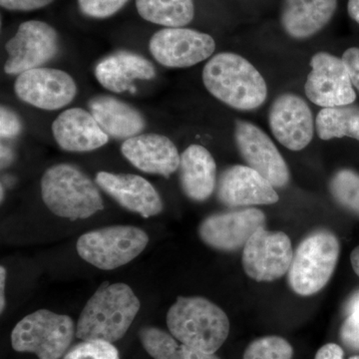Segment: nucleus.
<instances>
[{
    "label": "nucleus",
    "mask_w": 359,
    "mask_h": 359,
    "mask_svg": "<svg viewBox=\"0 0 359 359\" xmlns=\"http://www.w3.org/2000/svg\"><path fill=\"white\" fill-rule=\"evenodd\" d=\"M203 83L211 95L240 111L261 107L268 97L266 80L250 61L231 52H222L205 63Z\"/></svg>",
    "instance_id": "f257e3e1"
},
{
    "label": "nucleus",
    "mask_w": 359,
    "mask_h": 359,
    "mask_svg": "<svg viewBox=\"0 0 359 359\" xmlns=\"http://www.w3.org/2000/svg\"><path fill=\"white\" fill-rule=\"evenodd\" d=\"M140 308V301L129 285L103 283L85 304L77 321L76 337L118 341L128 332Z\"/></svg>",
    "instance_id": "f03ea898"
},
{
    "label": "nucleus",
    "mask_w": 359,
    "mask_h": 359,
    "mask_svg": "<svg viewBox=\"0 0 359 359\" xmlns=\"http://www.w3.org/2000/svg\"><path fill=\"white\" fill-rule=\"evenodd\" d=\"M167 325L175 339L205 353L218 351L230 334L223 309L201 297H179L168 311Z\"/></svg>",
    "instance_id": "7ed1b4c3"
},
{
    "label": "nucleus",
    "mask_w": 359,
    "mask_h": 359,
    "mask_svg": "<svg viewBox=\"0 0 359 359\" xmlns=\"http://www.w3.org/2000/svg\"><path fill=\"white\" fill-rule=\"evenodd\" d=\"M41 195L54 215L70 221L90 218L104 209L95 184L81 170L69 164L46 170L41 179Z\"/></svg>",
    "instance_id": "20e7f679"
},
{
    "label": "nucleus",
    "mask_w": 359,
    "mask_h": 359,
    "mask_svg": "<svg viewBox=\"0 0 359 359\" xmlns=\"http://www.w3.org/2000/svg\"><path fill=\"white\" fill-rule=\"evenodd\" d=\"M76 327L70 316L40 309L28 314L13 328L11 346L18 353L39 359H60L69 348Z\"/></svg>",
    "instance_id": "39448f33"
},
{
    "label": "nucleus",
    "mask_w": 359,
    "mask_h": 359,
    "mask_svg": "<svg viewBox=\"0 0 359 359\" xmlns=\"http://www.w3.org/2000/svg\"><path fill=\"white\" fill-rule=\"evenodd\" d=\"M339 243L330 231H313L299 245L289 271V283L295 294L308 297L320 292L334 273Z\"/></svg>",
    "instance_id": "423d86ee"
},
{
    "label": "nucleus",
    "mask_w": 359,
    "mask_h": 359,
    "mask_svg": "<svg viewBox=\"0 0 359 359\" xmlns=\"http://www.w3.org/2000/svg\"><path fill=\"white\" fill-rule=\"evenodd\" d=\"M147 233L132 226H112L88 231L78 240V255L87 263L112 271L136 259L146 249Z\"/></svg>",
    "instance_id": "0eeeda50"
},
{
    "label": "nucleus",
    "mask_w": 359,
    "mask_h": 359,
    "mask_svg": "<svg viewBox=\"0 0 359 359\" xmlns=\"http://www.w3.org/2000/svg\"><path fill=\"white\" fill-rule=\"evenodd\" d=\"M6 50L8 58L4 71L6 74L20 75L26 71L43 67L57 55L58 33L43 21H26L7 41Z\"/></svg>",
    "instance_id": "6e6552de"
},
{
    "label": "nucleus",
    "mask_w": 359,
    "mask_h": 359,
    "mask_svg": "<svg viewBox=\"0 0 359 359\" xmlns=\"http://www.w3.org/2000/svg\"><path fill=\"white\" fill-rule=\"evenodd\" d=\"M292 257L294 250L287 235L262 228L245 245L243 268L257 282H273L290 271Z\"/></svg>",
    "instance_id": "1a4fd4ad"
},
{
    "label": "nucleus",
    "mask_w": 359,
    "mask_h": 359,
    "mask_svg": "<svg viewBox=\"0 0 359 359\" xmlns=\"http://www.w3.org/2000/svg\"><path fill=\"white\" fill-rule=\"evenodd\" d=\"M311 71L304 91L311 102L323 108L349 105L356 100L355 90L342 59L318 52L311 59Z\"/></svg>",
    "instance_id": "9d476101"
},
{
    "label": "nucleus",
    "mask_w": 359,
    "mask_h": 359,
    "mask_svg": "<svg viewBox=\"0 0 359 359\" xmlns=\"http://www.w3.org/2000/svg\"><path fill=\"white\" fill-rule=\"evenodd\" d=\"M216 42L211 35L184 27H166L156 32L149 50L161 65L188 68L211 57Z\"/></svg>",
    "instance_id": "9b49d317"
},
{
    "label": "nucleus",
    "mask_w": 359,
    "mask_h": 359,
    "mask_svg": "<svg viewBox=\"0 0 359 359\" xmlns=\"http://www.w3.org/2000/svg\"><path fill=\"white\" fill-rule=\"evenodd\" d=\"M235 140L248 166L261 174L275 188L287 186L290 178L289 167L268 134L252 123L238 120Z\"/></svg>",
    "instance_id": "f8f14e48"
},
{
    "label": "nucleus",
    "mask_w": 359,
    "mask_h": 359,
    "mask_svg": "<svg viewBox=\"0 0 359 359\" xmlns=\"http://www.w3.org/2000/svg\"><path fill=\"white\" fill-rule=\"evenodd\" d=\"M14 92L21 101L33 107L53 111L74 100L77 86L65 71L40 67L18 75Z\"/></svg>",
    "instance_id": "ddd939ff"
},
{
    "label": "nucleus",
    "mask_w": 359,
    "mask_h": 359,
    "mask_svg": "<svg viewBox=\"0 0 359 359\" xmlns=\"http://www.w3.org/2000/svg\"><path fill=\"white\" fill-rule=\"evenodd\" d=\"M266 215L255 208L218 212L200 224L203 242L212 249L233 252L245 247L250 238L266 226Z\"/></svg>",
    "instance_id": "4468645a"
},
{
    "label": "nucleus",
    "mask_w": 359,
    "mask_h": 359,
    "mask_svg": "<svg viewBox=\"0 0 359 359\" xmlns=\"http://www.w3.org/2000/svg\"><path fill=\"white\" fill-rule=\"evenodd\" d=\"M269 124L276 140L290 151H301L313 140L316 122L309 104L295 94H282L271 104Z\"/></svg>",
    "instance_id": "2eb2a0df"
},
{
    "label": "nucleus",
    "mask_w": 359,
    "mask_h": 359,
    "mask_svg": "<svg viewBox=\"0 0 359 359\" xmlns=\"http://www.w3.org/2000/svg\"><path fill=\"white\" fill-rule=\"evenodd\" d=\"M217 197L230 208L278 203L275 187L249 166L235 165L224 170L217 183Z\"/></svg>",
    "instance_id": "dca6fc26"
},
{
    "label": "nucleus",
    "mask_w": 359,
    "mask_h": 359,
    "mask_svg": "<svg viewBox=\"0 0 359 359\" xmlns=\"http://www.w3.org/2000/svg\"><path fill=\"white\" fill-rule=\"evenodd\" d=\"M96 184L122 208L143 218L157 216L163 211L159 193L150 182L138 175L99 172Z\"/></svg>",
    "instance_id": "f3484780"
},
{
    "label": "nucleus",
    "mask_w": 359,
    "mask_h": 359,
    "mask_svg": "<svg viewBox=\"0 0 359 359\" xmlns=\"http://www.w3.org/2000/svg\"><path fill=\"white\" fill-rule=\"evenodd\" d=\"M123 156L144 173L169 178L179 169L181 156L173 142L160 134H142L125 140Z\"/></svg>",
    "instance_id": "a211bd4d"
},
{
    "label": "nucleus",
    "mask_w": 359,
    "mask_h": 359,
    "mask_svg": "<svg viewBox=\"0 0 359 359\" xmlns=\"http://www.w3.org/2000/svg\"><path fill=\"white\" fill-rule=\"evenodd\" d=\"M52 134L59 147L67 152H90L109 140L93 115L81 108L60 113L52 124Z\"/></svg>",
    "instance_id": "6ab92c4d"
},
{
    "label": "nucleus",
    "mask_w": 359,
    "mask_h": 359,
    "mask_svg": "<svg viewBox=\"0 0 359 359\" xmlns=\"http://www.w3.org/2000/svg\"><path fill=\"white\" fill-rule=\"evenodd\" d=\"M155 75V67L151 61L130 51L111 54L95 67V76L99 83L114 93L135 92V80H151Z\"/></svg>",
    "instance_id": "aec40b11"
},
{
    "label": "nucleus",
    "mask_w": 359,
    "mask_h": 359,
    "mask_svg": "<svg viewBox=\"0 0 359 359\" xmlns=\"http://www.w3.org/2000/svg\"><path fill=\"white\" fill-rule=\"evenodd\" d=\"M337 7V0H283L280 25L292 39H309L330 23Z\"/></svg>",
    "instance_id": "412c9836"
},
{
    "label": "nucleus",
    "mask_w": 359,
    "mask_h": 359,
    "mask_svg": "<svg viewBox=\"0 0 359 359\" xmlns=\"http://www.w3.org/2000/svg\"><path fill=\"white\" fill-rule=\"evenodd\" d=\"M180 184L189 199L204 202L217 188V165L211 153L201 145H191L180 161Z\"/></svg>",
    "instance_id": "4be33fe9"
},
{
    "label": "nucleus",
    "mask_w": 359,
    "mask_h": 359,
    "mask_svg": "<svg viewBox=\"0 0 359 359\" xmlns=\"http://www.w3.org/2000/svg\"><path fill=\"white\" fill-rule=\"evenodd\" d=\"M88 106L101 128L112 138L128 140L145 129L143 115L133 106L115 97H94Z\"/></svg>",
    "instance_id": "5701e85b"
},
{
    "label": "nucleus",
    "mask_w": 359,
    "mask_h": 359,
    "mask_svg": "<svg viewBox=\"0 0 359 359\" xmlns=\"http://www.w3.org/2000/svg\"><path fill=\"white\" fill-rule=\"evenodd\" d=\"M143 20L165 27H184L195 16L193 0H136Z\"/></svg>",
    "instance_id": "b1692460"
},
{
    "label": "nucleus",
    "mask_w": 359,
    "mask_h": 359,
    "mask_svg": "<svg viewBox=\"0 0 359 359\" xmlns=\"http://www.w3.org/2000/svg\"><path fill=\"white\" fill-rule=\"evenodd\" d=\"M142 346L154 359H219L215 353H205L182 344L161 328L146 327L139 332Z\"/></svg>",
    "instance_id": "393cba45"
},
{
    "label": "nucleus",
    "mask_w": 359,
    "mask_h": 359,
    "mask_svg": "<svg viewBox=\"0 0 359 359\" xmlns=\"http://www.w3.org/2000/svg\"><path fill=\"white\" fill-rule=\"evenodd\" d=\"M316 130L321 140L348 137L359 141V106L323 108L316 116Z\"/></svg>",
    "instance_id": "a878e982"
},
{
    "label": "nucleus",
    "mask_w": 359,
    "mask_h": 359,
    "mask_svg": "<svg viewBox=\"0 0 359 359\" xmlns=\"http://www.w3.org/2000/svg\"><path fill=\"white\" fill-rule=\"evenodd\" d=\"M330 193L339 204L359 214V173L340 170L330 183Z\"/></svg>",
    "instance_id": "bb28decb"
},
{
    "label": "nucleus",
    "mask_w": 359,
    "mask_h": 359,
    "mask_svg": "<svg viewBox=\"0 0 359 359\" xmlns=\"http://www.w3.org/2000/svg\"><path fill=\"white\" fill-rule=\"evenodd\" d=\"M294 348L280 337H264L250 342L243 359H292Z\"/></svg>",
    "instance_id": "cd10ccee"
},
{
    "label": "nucleus",
    "mask_w": 359,
    "mask_h": 359,
    "mask_svg": "<svg viewBox=\"0 0 359 359\" xmlns=\"http://www.w3.org/2000/svg\"><path fill=\"white\" fill-rule=\"evenodd\" d=\"M63 359H120L118 349L104 340H82L66 353Z\"/></svg>",
    "instance_id": "c85d7f7f"
},
{
    "label": "nucleus",
    "mask_w": 359,
    "mask_h": 359,
    "mask_svg": "<svg viewBox=\"0 0 359 359\" xmlns=\"http://www.w3.org/2000/svg\"><path fill=\"white\" fill-rule=\"evenodd\" d=\"M346 320L340 330V339L344 346L353 351H359V292L347 302Z\"/></svg>",
    "instance_id": "c756f323"
},
{
    "label": "nucleus",
    "mask_w": 359,
    "mask_h": 359,
    "mask_svg": "<svg viewBox=\"0 0 359 359\" xmlns=\"http://www.w3.org/2000/svg\"><path fill=\"white\" fill-rule=\"evenodd\" d=\"M129 0H78L82 13L92 18H110L117 13Z\"/></svg>",
    "instance_id": "7c9ffc66"
},
{
    "label": "nucleus",
    "mask_w": 359,
    "mask_h": 359,
    "mask_svg": "<svg viewBox=\"0 0 359 359\" xmlns=\"http://www.w3.org/2000/svg\"><path fill=\"white\" fill-rule=\"evenodd\" d=\"M22 129L20 117L13 110L1 106L0 110V135L2 139H13L18 136Z\"/></svg>",
    "instance_id": "2f4dec72"
},
{
    "label": "nucleus",
    "mask_w": 359,
    "mask_h": 359,
    "mask_svg": "<svg viewBox=\"0 0 359 359\" xmlns=\"http://www.w3.org/2000/svg\"><path fill=\"white\" fill-rule=\"evenodd\" d=\"M54 0H0V4L7 11H32L49 6Z\"/></svg>",
    "instance_id": "473e14b6"
},
{
    "label": "nucleus",
    "mask_w": 359,
    "mask_h": 359,
    "mask_svg": "<svg viewBox=\"0 0 359 359\" xmlns=\"http://www.w3.org/2000/svg\"><path fill=\"white\" fill-rule=\"evenodd\" d=\"M342 60L346 63L347 70H348L349 76H351V83L354 88L358 90L359 93V48L358 47H351L347 49L342 55Z\"/></svg>",
    "instance_id": "72a5a7b5"
},
{
    "label": "nucleus",
    "mask_w": 359,
    "mask_h": 359,
    "mask_svg": "<svg viewBox=\"0 0 359 359\" xmlns=\"http://www.w3.org/2000/svg\"><path fill=\"white\" fill-rule=\"evenodd\" d=\"M314 359H344V351L337 344H327L318 349ZM349 359H359V356H353V358Z\"/></svg>",
    "instance_id": "f704fd0d"
},
{
    "label": "nucleus",
    "mask_w": 359,
    "mask_h": 359,
    "mask_svg": "<svg viewBox=\"0 0 359 359\" xmlns=\"http://www.w3.org/2000/svg\"><path fill=\"white\" fill-rule=\"evenodd\" d=\"M6 269L1 266L0 268V311H4L6 308V297H4V290H6Z\"/></svg>",
    "instance_id": "c9c22d12"
},
{
    "label": "nucleus",
    "mask_w": 359,
    "mask_h": 359,
    "mask_svg": "<svg viewBox=\"0 0 359 359\" xmlns=\"http://www.w3.org/2000/svg\"><path fill=\"white\" fill-rule=\"evenodd\" d=\"M347 13L349 18L359 25V0H348Z\"/></svg>",
    "instance_id": "e433bc0d"
},
{
    "label": "nucleus",
    "mask_w": 359,
    "mask_h": 359,
    "mask_svg": "<svg viewBox=\"0 0 359 359\" xmlns=\"http://www.w3.org/2000/svg\"><path fill=\"white\" fill-rule=\"evenodd\" d=\"M351 259L354 271L359 276V247L355 248L351 252Z\"/></svg>",
    "instance_id": "4c0bfd02"
},
{
    "label": "nucleus",
    "mask_w": 359,
    "mask_h": 359,
    "mask_svg": "<svg viewBox=\"0 0 359 359\" xmlns=\"http://www.w3.org/2000/svg\"><path fill=\"white\" fill-rule=\"evenodd\" d=\"M11 150H8L6 146L2 145L1 146V163H2V167L4 166V165H6L7 163L9 162V161L11 160V157H8V155H11Z\"/></svg>",
    "instance_id": "58836bf2"
},
{
    "label": "nucleus",
    "mask_w": 359,
    "mask_h": 359,
    "mask_svg": "<svg viewBox=\"0 0 359 359\" xmlns=\"http://www.w3.org/2000/svg\"><path fill=\"white\" fill-rule=\"evenodd\" d=\"M4 185H1V202H2V201H4Z\"/></svg>",
    "instance_id": "ea45409f"
}]
</instances>
